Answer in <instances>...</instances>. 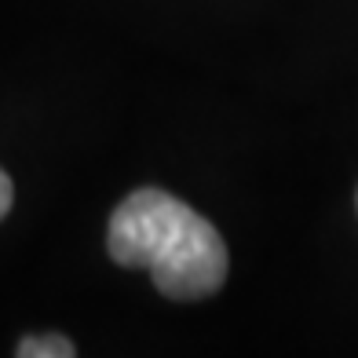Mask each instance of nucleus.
<instances>
[{
	"label": "nucleus",
	"mask_w": 358,
	"mask_h": 358,
	"mask_svg": "<svg viewBox=\"0 0 358 358\" xmlns=\"http://www.w3.org/2000/svg\"><path fill=\"white\" fill-rule=\"evenodd\" d=\"M106 249L113 264L150 271L169 300H205L227 282V245L213 223L169 190L143 187L113 208Z\"/></svg>",
	"instance_id": "f257e3e1"
},
{
	"label": "nucleus",
	"mask_w": 358,
	"mask_h": 358,
	"mask_svg": "<svg viewBox=\"0 0 358 358\" xmlns=\"http://www.w3.org/2000/svg\"><path fill=\"white\" fill-rule=\"evenodd\" d=\"M15 351L22 358H73L77 355V348L66 336H26Z\"/></svg>",
	"instance_id": "f03ea898"
},
{
	"label": "nucleus",
	"mask_w": 358,
	"mask_h": 358,
	"mask_svg": "<svg viewBox=\"0 0 358 358\" xmlns=\"http://www.w3.org/2000/svg\"><path fill=\"white\" fill-rule=\"evenodd\" d=\"M11 201H15V187H11V179L4 176V169H0V220L11 213Z\"/></svg>",
	"instance_id": "7ed1b4c3"
}]
</instances>
